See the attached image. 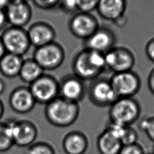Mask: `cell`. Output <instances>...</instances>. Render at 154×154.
Returning <instances> with one entry per match:
<instances>
[{"instance_id": "e0dca14e", "label": "cell", "mask_w": 154, "mask_h": 154, "mask_svg": "<svg viewBox=\"0 0 154 154\" xmlns=\"http://www.w3.org/2000/svg\"><path fill=\"white\" fill-rule=\"evenodd\" d=\"M126 6L124 0H102L99 1L96 10L102 19L114 22L125 15Z\"/></svg>"}, {"instance_id": "277c9868", "label": "cell", "mask_w": 154, "mask_h": 154, "mask_svg": "<svg viewBox=\"0 0 154 154\" xmlns=\"http://www.w3.org/2000/svg\"><path fill=\"white\" fill-rule=\"evenodd\" d=\"M32 58L45 70H53L58 68L65 59L63 46L54 42L46 45L36 48Z\"/></svg>"}, {"instance_id": "ac0fdd59", "label": "cell", "mask_w": 154, "mask_h": 154, "mask_svg": "<svg viewBox=\"0 0 154 154\" xmlns=\"http://www.w3.org/2000/svg\"><path fill=\"white\" fill-rule=\"evenodd\" d=\"M87 136L82 132L72 131L67 133L62 141V147L66 154H84L88 148Z\"/></svg>"}, {"instance_id": "d6986e66", "label": "cell", "mask_w": 154, "mask_h": 154, "mask_svg": "<svg viewBox=\"0 0 154 154\" xmlns=\"http://www.w3.org/2000/svg\"><path fill=\"white\" fill-rule=\"evenodd\" d=\"M96 144L100 154H119L123 146L120 140L107 128L99 135Z\"/></svg>"}, {"instance_id": "4dcf8cb0", "label": "cell", "mask_w": 154, "mask_h": 154, "mask_svg": "<svg viewBox=\"0 0 154 154\" xmlns=\"http://www.w3.org/2000/svg\"><path fill=\"white\" fill-rule=\"evenodd\" d=\"M147 86L151 93L154 95V67L149 73L147 77Z\"/></svg>"}, {"instance_id": "cb8c5ba5", "label": "cell", "mask_w": 154, "mask_h": 154, "mask_svg": "<svg viewBox=\"0 0 154 154\" xmlns=\"http://www.w3.org/2000/svg\"><path fill=\"white\" fill-rule=\"evenodd\" d=\"M140 130L154 143V116L143 118L138 123Z\"/></svg>"}, {"instance_id": "5b68a950", "label": "cell", "mask_w": 154, "mask_h": 154, "mask_svg": "<svg viewBox=\"0 0 154 154\" xmlns=\"http://www.w3.org/2000/svg\"><path fill=\"white\" fill-rule=\"evenodd\" d=\"M14 145L28 147L34 143L38 135L37 126L27 119H12L6 122Z\"/></svg>"}, {"instance_id": "30bf717a", "label": "cell", "mask_w": 154, "mask_h": 154, "mask_svg": "<svg viewBox=\"0 0 154 154\" xmlns=\"http://www.w3.org/2000/svg\"><path fill=\"white\" fill-rule=\"evenodd\" d=\"M88 96L90 102L99 107L110 106L119 98L109 79L98 78L91 82L88 90Z\"/></svg>"}, {"instance_id": "8992f818", "label": "cell", "mask_w": 154, "mask_h": 154, "mask_svg": "<svg viewBox=\"0 0 154 154\" xmlns=\"http://www.w3.org/2000/svg\"><path fill=\"white\" fill-rule=\"evenodd\" d=\"M1 38L6 52L22 57L31 46L26 30L10 26L2 31Z\"/></svg>"}, {"instance_id": "3957f363", "label": "cell", "mask_w": 154, "mask_h": 154, "mask_svg": "<svg viewBox=\"0 0 154 154\" xmlns=\"http://www.w3.org/2000/svg\"><path fill=\"white\" fill-rule=\"evenodd\" d=\"M111 122L123 126H131L139 118L141 106L133 97H119L109 109Z\"/></svg>"}, {"instance_id": "4fadbf2b", "label": "cell", "mask_w": 154, "mask_h": 154, "mask_svg": "<svg viewBox=\"0 0 154 154\" xmlns=\"http://www.w3.org/2000/svg\"><path fill=\"white\" fill-rule=\"evenodd\" d=\"M85 94L84 81L73 74L64 76L59 82V96L67 100L78 103Z\"/></svg>"}, {"instance_id": "ffe728a7", "label": "cell", "mask_w": 154, "mask_h": 154, "mask_svg": "<svg viewBox=\"0 0 154 154\" xmlns=\"http://www.w3.org/2000/svg\"><path fill=\"white\" fill-rule=\"evenodd\" d=\"M23 60L21 56L6 52L0 60L1 73L8 78L19 76Z\"/></svg>"}, {"instance_id": "44dd1931", "label": "cell", "mask_w": 154, "mask_h": 154, "mask_svg": "<svg viewBox=\"0 0 154 154\" xmlns=\"http://www.w3.org/2000/svg\"><path fill=\"white\" fill-rule=\"evenodd\" d=\"M44 70L33 58L23 60L19 76L20 79L27 84H31L43 74Z\"/></svg>"}, {"instance_id": "ba28073f", "label": "cell", "mask_w": 154, "mask_h": 154, "mask_svg": "<svg viewBox=\"0 0 154 154\" xmlns=\"http://www.w3.org/2000/svg\"><path fill=\"white\" fill-rule=\"evenodd\" d=\"M109 79L119 97H132L141 87L140 78L132 70L114 73Z\"/></svg>"}, {"instance_id": "52a82bcc", "label": "cell", "mask_w": 154, "mask_h": 154, "mask_svg": "<svg viewBox=\"0 0 154 154\" xmlns=\"http://www.w3.org/2000/svg\"><path fill=\"white\" fill-rule=\"evenodd\" d=\"M29 88L36 103L45 105L59 96V82L49 74H43Z\"/></svg>"}, {"instance_id": "74e56055", "label": "cell", "mask_w": 154, "mask_h": 154, "mask_svg": "<svg viewBox=\"0 0 154 154\" xmlns=\"http://www.w3.org/2000/svg\"><path fill=\"white\" fill-rule=\"evenodd\" d=\"M153 154H154V146H153Z\"/></svg>"}, {"instance_id": "6da1fadb", "label": "cell", "mask_w": 154, "mask_h": 154, "mask_svg": "<svg viewBox=\"0 0 154 154\" xmlns=\"http://www.w3.org/2000/svg\"><path fill=\"white\" fill-rule=\"evenodd\" d=\"M106 69L104 54L84 48L74 57L73 75L82 81H93Z\"/></svg>"}, {"instance_id": "8d00e7d4", "label": "cell", "mask_w": 154, "mask_h": 154, "mask_svg": "<svg viewBox=\"0 0 154 154\" xmlns=\"http://www.w3.org/2000/svg\"><path fill=\"white\" fill-rule=\"evenodd\" d=\"M4 113V105L2 100L0 99V120L2 117Z\"/></svg>"}, {"instance_id": "1f68e13d", "label": "cell", "mask_w": 154, "mask_h": 154, "mask_svg": "<svg viewBox=\"0 0 154 154\" xmlns=\"http://www.w3.org/2000/svg\"><path fill=\"white\" fill-rule=\"evenodd\" d=\"M7 23L8 21L5 10H0V31L5 28Z\"/></svg>"}, {"instance_id": "7402d4cb", "label": "cell", "mask_w": 154, "mask_h": 154, "mask_svg": "<svg viewBox=\"0 0 154 154\" xmlns=\"http://www.w3.org/2000/svg\"><path fill=\"white\" fill-rule=\"evenodd\" d=\"M13 146V140L7 123L0 122V153L9 150Z\"/></svg>"}, {"instance_id": "e575fe53", "label": "cell", "mask_w": 154, "mask_h": 154, "mask_svg": "<svg viewBox=\"0 0 154 154\" xmlns=\"http://www.w3.org/2000/svg\"><path fill=\"white\" fill-rule=\"evenodd\" d=\"M10 1L7 0H2L0 1V10H5L7 7V5L9 4Z\"/></svg>"}, {"instance_id": "8fae6325", "label": "cell", "mask_w": 154, "mask_h": 154, "mask_svg": "<svg viewBox=\"0 0 154 154\" xmlns=\"http://www.w3.org/2000/svg\"><path fill=\"white\" fill-rule=\"evenodd\" d=\"M69 29L76 38L85 40L99 28L96 17L90 13H75L69 21Z\"/></svg>"}, {"instance_id": "836d02e7", "label": "cell", "mask_w": 154, "mask_h": 154, "mask_svg": "<svg viewBox=\"0 0 154 154\" xmlns=\"http://www.w3.org/2000/svg\"><path fill=\"white\" fill-rule=\"evenodd\" d=\"M6 54V51L0 37V60Z\"/></svg>"}, {"instance_id": "d590c367", "label": "cell", "mask_w": 154, "mask_h": 154, "mask_svg": "<svg viewBox=\"0 0 154 154\" xmlns=\"http://www.w3.org/2000/svg\"><path fill=\"white\" fill-rule=\"evenodd\" d=\"M5 89V84L4 81L0 78V95H1Z\"/></svg>"}, {"instance_id": "5bb4252c", "label": "cell", "mask_w": 154, "mask_h": 154, "mask_svg": "<svg viewBox=\"0 0 154 154\" xmlns=\"http://www.w3.org/2000/svg\"><path fill=\"white\" fill-rule=\"evenodd\" d=\"M116 36L114 33L106 27L99 28L87 39L84 40L85 49L106 53L114 46Z\"/></svg>"}, {"instance_id": "f35d334b", "label": "cell", "mask_w": 154, "mask_h": 154, "mask_svg": "<svg viewBox=\"0 0 154 154\" xmlns=\"http://www.w3.org/2000/svg\"><path fill=\"white\" fill-rule=\"evenodd\" d=\"M150 154H153V153H150Z\"/></svg>"}, {"instance_id": "d4e9b609", "label": "cell", "mask_w": 154, "mask_h": 154, "mask_svg": "<svg viewBox=\"0 0 154 154\" xmlns=\"http://www.w3.org/2000/svg\"><path fill=\"white\" fill-rule=\"evenodd\" d=\"M138 139V134L137 131L131 126H127L120 140L122 145L125 146L137 143Z\"/></svg>"}, {"instance_id": "2e32d148", "label": "cell", "mask_w": 154, "mask_h": 154, "mask_svg": "<svg viewBox=\"0 0 154 154\" xmlns=\"http://www.w3.org/2000/svg\"><path fill=\"white\" fill-rule=\"evenodd\" d=\"M26 31L31 45L35 48L55 42V31L52 25L46 22H35Z\"/></svg>"}, {"instance_id": "d6a6232c", "label": "cell", "mask_w": 154, "mask_h": 154, "mask_svg": "<svg viewBox=\"0 0 154 154\" xmlns=\"http://www.w3.org/2000/svg\"><path fill=\"white\" fill-rule=\"evenodd\" d=\"M126 22H127V18L125 15H123V16L119 18L117 20H116L113 23L117 26L122 27V26H123L126 23Z\"/></svg>"}, {"instance_id": "f546056e", "label": "cell", "mask_w": 154, "mask_h": 154, "mask_svg": "<svg viewBox=\"0 0 154 154\" xmlns=\"http://www.w3.org/2000/svg\"><path fill=\"white\" fill-rule=\"evenodd\" d=\"M145 52L147 57L154 63V37L150 38L146 44Z\"/></svg>"}, {"instance_id": "603a6c76", "label": "cell", "mask_w": 154, "mask_h": 154, "mask_svg": "<svg viewBox=\"0 0 154 154\" xmlns=\"http://www.w3.org/2000/svg\"><path fill=\"white\" fill-rule=\"evenodd\" d=\"M24 154H56L53 146L45 141L35 142L27 147Z\"/></svg>"}, {"instance_id": "9c48e42d", "label": "cell", "mask_w": 154, "mask_h": 154, "mask_svg": "<svg viewBox=\"0 0 154 154\" xmlns=\"http://www.w3.org/2000/svg\"><path fill=\"white\" fill-rule=\"evenodd\" d=\"M106 69L114 73L132 70L135 63L133 52L123 46H114L104 54Z\"/></svg>"}, {"instance_id": "484cf974", "label": "cell", "mask_w": 154, "mask_h": 154, "mask_svg": "<svg viewBox=\"0 0 154 154\" xmlns=\"http://www.w3.org/2000/svg\"><path fill=\"white\" fill-rule=\"evenodd\" d=\"M99 1L96 0H77V8L78 12L90 13L97 8Z\"/></svg>"}, {"instance_id": "83f0119b", "label": "cell", "mask_w": 154, "mask_h": 154, "mask_svg": "<svg viewBox=\"0 0 154 154\" xmlns=\"http://www.w3.org/2000/svg\"><path fill=\"white\" fill-rule=\"evenodd\" d=\"M119 154H146L144 149L139 143L123 146Z\"/></svg>"}, {"instance_id": "f1b7e54d", "label": "cell", "mask_w": 154, "mask_h": 154, "mask_svg": "<svg viewBox=\"0 0 154 154\" xmlns=\"http://www.w3.org/2000/svg\"><path fill=\"white\" fill-rule=\"evenodd\" d=\"M34 6L42 10H50L58 6L59 1L57 0H34L32 1Z\"/></svg>"}, {"instance_id": "4316f807", "label": "cell", "mask_w": 154, "mask_h": 154, "mask_svg": "<svg viewBox=\"0 0 154 154\" xmlns=\"http://www.w3.org/2000/svg\"><path fill=\"white\" fill-rule=\"evenodd\" d=\"M58 6L61 10L67 14L74 13L78 11L77 0L59 1Z\"/></svg>"}, {"instance_id": "7a4b0ae2", "label": "cell", "mask_w": 154, "mask_h": 154, "mask_svg": "<svg viewBox=\"0 0 154 154\" xmlns=\"http://www.w3.org/2000/svg\"><path fill=\"white\" fill-rule=\"evenodd\" d=\"M80 108L78 103L70 102L61 96L46 104L45 116L52 125L66 128L72 125L78 119Z\"/></svg>"}, {"instance_id": "9a60e30c", "label": "cell", "mask_w": 154, "mask_h": 154, "mask_svg": "<svg viewBox=\"0 0 154 154\" xmlns=\"http://www.w3.org/2000/svg\"><path fill=\"white\" fill-rule=\"evenodd\" d=\"M8 102L10 108L19 114L30 112L36 103L29 87L26 86H19L13 89L10 94Z\"/></svg>"}, {"instance_id": "7c38bea8", "label": "cell", "mask_w": 154, "mask_h": 154, "mask_svg": "<svg viewBox=\"0 0 154 154\" xmlns=\"http://www.w3.org/2000/svg\"><path fill=\"white\" fill-rule=\"evenodd\" d=\"M8 23L10 26L23 28L27 25L32 17V8L26 1H10L5 10Z\"/></svg>"}]
</instances>
